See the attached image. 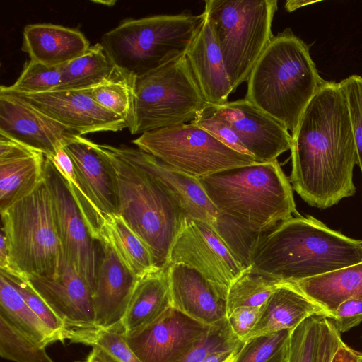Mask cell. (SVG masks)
<instances>
[{
    "label": "cell",
    "instance_id": "6da1fadb",
    "mask_svg": "<svg viewBox=\"0 0 362 362\" xmlns=\"http://www.w3.org/2000/svg\"><path fill=\"white\" fill-rule=\"evenodd\" d=\"M291 138L289 181L306 203L327 209L355 194L356 151L340 82L325 81L306 107Z\"/></svg>",
    "mask_w": 362,
    "mask_h": 362
},
{
    "label": "cell",
    "instance_id": "7a4b0ae2",
    "mask_svg": "<svg viewBox=\"0 0 362 362\" xmlns=\"http://www.w3.org/2000/svg\"><path fill=\"white\" fill-rule=\"evenodd\" d=\"M362 262V240L300 215L266 232L255 251L252 272L282 283L312 278Z\"/></svg>",
    "mask_w": 362,
    "mask_h": 362
},
{
    "label": "cell",
    "instance_id": "3957f363",
    "mask_svg": "<svg viewBox=\"0 0 362 362\" xmlns=\"http://www.w3.org/2000/svg\"><path fill=\"white\" fill-rule=\"evenodd\" d=\"M325 82L308 45L287 28L273 36L255 64L245 98L293 134Z\"/></svg>",
    "mask_w": 362,
    "mask_h": 362
},
{
    "label": "cell",
    "instance_id": "277c9868",
    "mask_svg": "<svg viewBox=\"0 0 362 362\" xmlns=\"http://www.w3.org/2000/svg\"><path fill=\"white\" fill-rule=\"evenodd\" d=\"M216 209L265 233L300 215L293 187L277 160L243 165L197 178Z\"/></svg>",
    "mask_w": 362,
    "mask_h": 362
},
{
    "label": "cell",
    "instance_id": "5b68a950",
    "mask_svg": "<svg viewBox=\"0 0 362 362\" xmlns=\"http://www.w3.org/2000/svg\"><path fill=\"white\" fill-rule=\"evenodd\" d=\"M95 146L112 168L117 214L147 245L156 267L166 269L173 244L187 219L183 211L152 175L115 146Z\"/></svg>",
    "mask_w": 362,
    "mask_h": 362
},
{
    "label": "cell",
    "instance_id": "8992f818",
    "mask_svg": "<svg viewBox=\"0 0 362 362\" xmlns=\"http://www.w3.org/2000/svg\"><path fill=\"white\" fill-rule=\"evenodd\" d=\"M205 19L203 12L127 18L104 33L102 45L118 72L134 82L185 55Z\"/></svg>",
    "mask_w": 362,
    "mask_h": 362
},
{
    "label": "cell",
    "instance_id": "52a82bcc",
    "mask_svg": "<svg viewBox=\"0 0 362 362\" xmlns=\"http://www.w3.org/2000/svg\"><path fill=\"white\" fill-rule=\"evenodd\" d=\"M1 214L12 275L25 279L57 276L64 259L45 180Z\"/></svg>",
    "mask_w": 362,
    "mask_h": 362
},
{
    "label": "cell",
    "instance_id": "ba28073f",
    "mask_svg": "<svg viewBox=\"0 0 362 362\" xmlns=\"http://www.w3.org/2000/svg\"><path fill=\"white\" fill-rule=\"evenodd\" d=\"M206 17L221 49L234 90L247 81L273 37L276 0H206Z\"/></svg>",
    "mask_w": 362,
    "mask_h": 362
},
{
    "label": "cell",
    "instance_id": "9c48e42d",
    "mask_svg": "<svg viewBox=\"0 0 362 362\" xmlns=\"http://www.w3.org/2000/svg\"><path fill=\"white\" fill-rule=\"evenodd\" d=\"M207 105L185 55L135 79L130 133L191 122Z\"/></svg>",
    "mask_w": 362,
    "mask_h": 362
},
{
    "label": "cell",
    "instance_id": "30bf717a",
    "mask_svg": "<svg viewBox=\"0 0 362 362\" xmlns=\"http://www.w3.org/2000/svg\"><path fill=\"white\" fill-rule=\"evenodd\" d=\"M132 143L169 168L195 178L262 163L234 151L191 122L145 132Z\"/></svg>",
    "mask_w": 362,
    "mask_h": 362
},
{
    "label": "cell",
    "instance_id": "8fae6325",
    "mask_svg": "<svg viewBox=\"0 0 362 362\" xmlns=\"http://www.w3.org/2000/svg\"><path fill=\"white\" fill-rule=\"evenodd\" d=\"M44 180L50 195L63 259L76 268L93 295L100 259L98 242L92 237L67 181L47 157Z\"/></svg>",
    "mask_w": 362,
    "mask_h": 362
},
{
    "label": "cell",
    "instance_id": "7c38bea8",
    "mask_svg": "<svg viewBox=\"0 0 362 362\" xmlns=\"http://www.w3.org/2000/svg\"><path fill=\"white\" fill-rule=\"evenodd\" d=\"M184 264L199 272L226 303L232 284L245 269L210 224L187 218L171 247L168 266Z\"/></svg>",
    "mask_w": 362,
    "mask_h": 362
},
{
    "label": "cell",
    "instance_id": "4fadbf2b",
    "mask_svg": "<svg viewBox=\"0 0 362 362\" xmlns=\"http://www.w3.org/2000/svg\"><path fill=\"white\" fill-rule=\"evenodd\" d=\"M64 148L74 163L79 186L72 193L92 237L98 240L105 217L117 214V199L111 166L95 143L74 135Z\"/></svg>",
    "mask_w": 362,
    "mask_h": 362
},
{
    "label": "cell",
    "instance_id": "5bb4252c",
    "mask_svg": "<svg viewBox=\"0 0 362 362\" xmlns=\"http://www.w3.org/2000/svg\"><path fill=\"white\" fill-rule=\"evenodd\" d=\"M3 93L18 97L77 135L128 128L124 119L98 105L89 90Z\"/></svg>",
    "mask_w": 362,
    "mask_h": 362
},
{
    "label": "cell",
    "instance_id": "9a60e30c",
    "mask_svg": "<svg viewBox=\"0 0 362 362\" xmlns=\"http://www.w3.org/2000/svg\"><path fill=\"white\" fill-rule=\"evenodd\" d=\"M210 327L171 306L149 325L126 336V339L141 362H177Z\"/></svg>",
    "mask_w": 362,
    "mask_h": 362
},
{
    "label": "cell",
    "instance_id": "2e32d148",
    "mask_svg": "<svg viewBox=\"0 0 362 362\" xmlns=\"http://www.w3.org/2000/svg\"><path fill=\"white\" fill-rule=\"evenodd\" d=\"M214 107L230 124L249 156L262 163L272 162L291 149L288 130L245 98Z\"/></svg>",
    "mask_w": 362,
    "mask_h": 362
},
{
    "label": "cell",
    "instance_id": "e0dca14e",
    "mask_svg": "<svg viewBox=\"0 0 362 362\" xmlns=\"http://www.w3.org/2000/svg\"><path fill=\"white\" fill-rule=\"evenodd\" d=\"M0 134L52 159L75 134L71 130L11 94L0 93Z\"/></svg>",
    "mask_w": 362,
    "mask_h": 362
},
{
    "label": "cell",
    "instance_id": "ac0fdd59",
    "mask_svg": "<svg viewBox=\"0 0 362 362\" xmlns=\"http://www.w3.org/2000/svg\"><path fill=\"white\" fill-rule=\"evenodd\" d=\"M27 279L68 329L96 327L91 290L71 264L64 260L55 276Z\"/></svg>",
    "mask_w": 362,
    "mask_h": 362
},
{
    "label": "cell",
    "instance_id": "d6986e66",
    "mask_svg": "<svg viewBox=\"0 0 362 362\" xmlns=\"http://www.w3.org/2000/svg\"><path fill=\"white\" fill-rule=\"evenodd\" d=\"M122 156L152 175L177 203L187 218L214 226L219 211L197 178L176 171L154 156L127 146H115Z\"/></svg>",
    "mask_w": 362,
    "mask_h": 362
},
{
    "label": "cell",
    "instance_id": "ffe728a7",
    "mask_svg": "<svg viewBox=\"0 0 362 362\" xmlns=\"http://www.w3.org/2000/svg\"><path fill=\"white\" fill-rule=\"evenodd\" d=\"M101 250L93 300L96 327L109 328L119 324L139 280L120 260L105 239Z\"/></svg>",
    "mask_w": 362,
    "mask_h": 362
},
{
    "label": "cell",
    "instance_id": "44dd1931",
    "mask_svg": "<svg viewBox=\"0 0 362 362\" xmlns=\"http://www.w3.org/2000/svg\"><path fill=\"white\" fill-rule=\"evenodd\" d=\"M167 273L173 308L208 326L226 318V303L199 272L184 264H172Z\"/></svg>",
    "mask_w": 362,
    "mask_h": 362
},
{
    "label": "cell",
    "instance_id": "7402d4cb",
    "mask_svg": "<svg viewBox=\"0 0 362 362\" xmlns=\"http://www.w3.org/2000/svg\"><path fill=\"white\" fill-rule=\"evenodd\" d=\"M185 57L206 103L216 107L226 104L233 90L214 30L206 16Z\"/></svg>",
    "mask_w": 362,
    "mask_h": 362
},
{
    "label": "cell",
    "instance_id": "603a6c76",
    "mask_svg": "<svg viewBox=\"0 0 362 362\" xmlns=\"http://www.w3.org/2000/svg\"><path fill=\"white\" fill-rule=\"evenodd\" d=\"M22 51L30 59L49 66H62L81 56L90 43L78 30L51 23L25 25Z\"/></svg>",
    "mask_w": 362,
    "mask_h": 362
},
{
    "label": "cell",
    "instance_id": "cb8c5ba5",
    "mask_svg": "<svg viewBox=\"0 0 362 362\" xmlns=\"http://www.w3.org/2000/svg\"><path fill=\"white\" fill-rule=\"evenodd\" d=\"M313 316L327 318L322 308L293 286L284 283L265 303L259 320L246 340L284 329L292 331Z\"/></svg>",
    "mask_w": 362,
    "mask_h": 362
},
{
    "label": "cell",
    "instance_id": "d4e9b609",
    "mask_svg": "<svg viewBox=\"0 0 362 362\" xmlns=\"http://www.w3.org/2000/svg\"><path fill=\"white\" fill-rule=\"evenodd\" d=\"M167 268L139 279L121 322L126 336L149 325L171 307Z\"/></svg>",
    "mask_w": 362,
    "mask_h": 362
},
{
    "label": "cell",
    "instance_id": "484cf974",
    "mask_svg": "<svg viewBox=\"0 0 362 362\" xmlns=\"http://www.w3.org/2000/svg\"><path fill=\"white\" fill-rule=\"evenodd\" d=\"M322 308L330 318L346 300H362V262L312 278L287 283Z\"/></svg>",
    "mask_w": 362,
    "mask_h": 362
},
{
    "label": "cell",
    "instance_id": "4316f807",
    "mask_svg": "<svg viewBox=\"0 0 362 362\" xmlns=\"http://www.w3.org/2000/svg\"><path fill=\"white\" fill-rule=\"evenodd\" d=\"M103 238L139 279L160 269L156 267L147 245L118 214L105 217L99 241Z\"/></svg>",
    "mask_w": 362,
    "mask_h": 362
},
{
    "label": "cell",
    "instance_id": "83f0119b",
    "mask_svg": "<svg viewBox=\"0 0 362 362\" xmlns=\"http://www.w3.org/2000/svg\"><path fill=\"white\" fill-rule=\"evenodd\" d=\"M41 152L0 162V212L31 194L44 181Z\"/></svg>",
    "mask_w": 362,
    "mask_h": 362
},
{
    "label": "cell",
    "instance_id": "f1b7e54d",
    "mask_svg": "<svg viewBox=\"0 0 362 362\" xmlns=\"http://www.w3.org/2000/svg\"><path fill=\"white\" fill-rule=\"evenodd\" d=\"M119 77L123 76L98 42L90 45L81 56L61 66V81L56 90H90Z\"/></svg>",
    "mask_w": 362,
    "mask_h": 362
},
{
    "label": "cell",
    "instance_id": "f546056e",
    "mask_svg": "<svg viewBox=\"0 0 362 362\" xmlns=\"http://www.w3.org/2000/svg\"><path fill=\"white\" fill-rule=\"evenodd\" d=\"M0 317L21 334L46 347L58 341L44 322L30 309L18 291L0 274Z\"/></svg>",
    "mask_w": 362,
    "mask_h": 362
},
{
    "label": "cell",
    "instance_id": "4dcf8cb0",
    "mask_svg": "<svg viewBox=\"0 0 362 362\" xmlns=\"http://www.w3.org/2000/svg\"><path fill=\"white\" fill-rule=\"evenodd\" d=\"M284 283L249 268L232 284L226 299V317L242 306L264 305L271 295Z\"/></svg>",
    "mask_w": 362,
    "mask_h": 362
},
{
    "label": "cell",
    "instance_id": "1f68e13d",
    "mask_svg": "<svg viewBox=\"0 0 362 362\" xmlns=\"http://www.w3.org/2000/svg\"><path fill=\"white\" fill-rule=\"evenodd\" d=\"M213 228L243 267L250 268L257 245L266 232L255 231L237 219L221 212Z\"/></svg>",
    "mask_w": 362,
    "mask_h": 362
},
{
    "label": "cell",
    "instance_id": "d6a6232c",
    "mask_svg": "<svg viewBox=\"0 0 362 362\" xmlns=\"http://www.w3.org/2000/svg\"><path fill=\"white\" fill-rule=\"evenodd\" d=\"M134 82L119 77L89 90L98 105L126 121L129 132L135 119Z\"/></svg>",
    "mask_w": 362,
    "mask_h": 362
},
{
    "label": "cell",
    "instance_id": "836d02e7",
    "mask_svg": "<svg viewBox=\"0 0 362 362\" xmlns=\"http://www.w3.org/2000/svg\"><path fill=\"white\" fill-rule=\"evenodd\" d=\"M67 339L72 343L99 346L120 362H141L128 345L121 322L109 328L69 329Z\"/></svg>",
    "mask_w": 362,
    "mask_h": 362
},
{
    "label": "cell",
    "instance_id": "e575fe53",
    "mask_svg": "<svg viewBox=\"0 0 362 362\" xmlns=\"http://www.w3.org/2000/svg\"><path fill=\"white\" fill-rule=\"evenodd\" d=\"M291 333L284 329L246 340L235 362H286Z\"/></svg>",
    "mask_w": 362,
    "mask_h": 362
},
{
    "label": "cell",
    "instance_id": "d590c367",
    "mask_svg": "<svg viewBox=\"0 0 362 362\" xmlns=\"http://www.w3.org/2000/svg\"><path fill=\"white\" fill-rule=\"evenodd\" d=\"M0 356L15 362H54L42 346L0 317Z\"/></svg>",
    "mask_w": 362,
    "mask_h": 362
},
{
    "label": "cell",
    "instance_id": "8d00e7d4",
    "mask_svg": "<svg viewBox=\"0 0 362 362\" xmlns=\"http://www.w3.org/2000/svg\"><path fill=\"white\" fill-rule=\"evenodd\" d=\"M61 81V66H49L30 59L19 77L11 86L1 85L0 92L39 93L56 90Z\"/></svg>",
    "mask_w": 362,
    "mask_h": 362
},
{
    "label": "cell",
    "instance_id": "74e56055",
    "mask_svg": "<svg viewBox=\"0 0 362 362\" xmlns=\"http://www.w3.org/2000/svg\"><path fill=\"white\" fill-rule=\"evenodd\" d=\"M0 274L18 291L27 305L54 334L58 341L67 339L69 329L66 325L37 293L27 279L2 271H0Z\"/></svg>",
    "mask_w": 362,
    "mask_h": 362
},
{
    "label": "cell",
    "instance_id": "f35d334b",
    "mask_svg": "<svg viewBox=\"0 0 362 362\" xmlns=\"http://www.w3.org/2000/svg\"><path fill=\"white\" fill-rule=\"evenodd\" d=\"M321 318L308 317L291 331L286 362H317Z\"/></svg>",
    "mask_w": 362,
    "mask_h": 362
},
{
    "label": "cell",
    "instance_id": "ab89813d",
    "mask_svg": "<svg viewBox=\"0 0 362 362\" xmlns=\"http://www.w3.org/2000/svg\"><path fill=\"white\" fill-rule=\"evenodd\" d=\"M243 343L233 332L226 317L210 327L202 339L177 362H202L215 352L230 349Z\"/></svg>",
    "mask_w": 362,
    "mask_h": 362
},
{
    "label": "cell",
    "instance_id": "60d3db41",
    "mask_svg": "<svg viewBox=\"0 0 362 362\" xmlns=\"http://www.w3.org/2000/svg\"><path fill=\"white\" fill-rule=\"evenodd\" d=\"M340 83L347 100L357 164L362 175V77L354 74L343 79Z\"/></svg>",
    "mask_w": 362,
    "mask_h": 362
},
{
    "label": "cell",
    "instance_id": "b9f144b4",
    "mask_svg": "<svg viewBox=\"0 0 362 362\" xmlns=\"http://www.w3.org/2000/svg\"><path fill=\"white\" fill-rule=\"evenodd\" d=\"M191 123L206 130L234 151L248 155L230 124L216 113L214 106L207 105Z\"/></svg>",
    "mask_w": 362,
    "mask_h": 362
},
{
    "label": "cell",
    "instance_id": "7bdbcfd3",
    "mask_svg": "<svg viewBox=\"0 0 362 362\" xmlns=\"http://www.w3.org/2000/svg\"><path fill=\"white\" fill-rule=\"evenodd\" d=\"M264 304L239 307L226 317L233 332L240 341L244 342L247 339L259 320Z\"/></svg>",
    "mask_w": 362,
    "mask_h": 362
},
{
    "label": "cell",
    "instance_id": "ee69618b",
    "mask_svg": "<svg viewBox=\"0 0 362 362\" xmlns=\"http://www.w3.org/2000/svg\"><path fill=\"white\" fill-rule=\"evenodd\" d=\"M329 320L339 333L357 326L362 322V300L356 297L346 300L333 312Z\"/></svg>",
    "mask_w": 362,
    "mask_h": 362
},
{
    "label": "cell",
    "instance_id": "f6af8a7d",
    "mask_svg": "<svg viewBox=\"0 0 362 362\" xmlns=\"http://www.w3.org/2000/svg\"><path fill=\"white\" fill-rule=\"evenodd\" d=\"M343 343L341 333L337 330L330 320L322 317L317 362H332L334 355Z\"/></svg>",
    "mask_w": 362,
    "mask_h": 362
},
{
    "label": "cell",
    "instance_id": "bcb514c9",
    "mask_svg": "<svg viewBox=\"0 0 362 362\" xmlns=\"http://www.w3.org/2000/svg\"><path fill=\"white\" fill-rule=\"evenodd\" d=\"M39 151L16 140L0 134V162L13 160Z\"/></svg>",
    "mask_w": 362,
    "mask_h": 362
},
{
    "label": "cell",
    "instance_id": "7dc6e473",
    "mask_svg": "<svg viewBox=\"0 0 362 362\" xmlns=\"http://www.w3.org/2000/svg\"><path fill=\"white\" fill-rule=\"evenodd\" d=\"M243 344V343L230 349L215 352L202 362H235Z\"/></svg>",
    "mask_w": 362,
    "mask_h": 362
},
{
    "label": "cell",
    "instance_id": "c3c4849f",
    "mask_svg": "<svg viewBox=\"0 0 362 362\" xmlns=\"http://www.w3.org/2000/svg\"><path fill=\"white\" fill-rule=\"evenodd\" d=\"M85 362H120L102 347L93 345Z\"/></svg>",
    "mask_w": 362,
    "mask_h": 362
},
{
    "label": "cell",
    "instance_id": "681fc988",
    "mask_svg": "<svg viewBox=\"0 0 362 362\" xmlns=\"http://www.w3.org/2000/svg\"><path fill=\"white\" fill-rule=\"evenodd\" d=\"M358 353L343 343L334 355L332 362H357Z\"/></svg>",
    "mask_w": 362,
    "mask_h": 362
},
{
    "label": "cell",
    "instance_id": "f907efd6",
    "mask_svg": "<svg viewBox=\"0 0 362 362\" xmlns=\"http://www.w3.org/2000/svg\"><path fill=\"white\" fill-rule=\"evenodd\" d=\"M317 1H303V0H290L287 1L285 4V8L289 11L292 12L299 8L310 5L312 4L316 3Z\"/></svg>",
    "mask_w": 362,
    "mask_h": 362
},
{
    "label": "cell",
    "instance_id": "816d5d0a",
    "mask_svg": "<svg viewBox=\"0 0 362 362\" xmlns=\"http://www.w3.org/2000/svg\"><path fill=\"white\" fill-rule=\"evenodd\" d=\"M357 362H362V354L358 353Z\"/></svg>",
    "mask_w": 362,
    "mask_h": 362
}]
</instances>
